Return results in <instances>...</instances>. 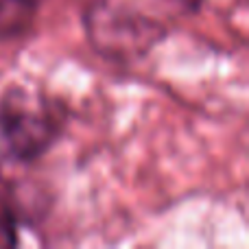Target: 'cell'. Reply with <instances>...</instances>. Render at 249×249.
<instances>
[{
	"label": "cell",
	"instance_id": "cell-5",
	"mask_svg": "<svg viewBox=\"0 0 249 249\" xmlns=\"http://www.w3.org/2000/svg\"><path fill=\"white\" fill-rule=\"evenodd\" d=\"M168 9H171L175 16H195V13L201 11L203 0H162Z\"/></svg>",
	"mask_w": 249,
	"mask_h": 249
},
{
	"label": "cell",
	"instance_id": "cell-3",
	"mask_svg": "<svg viewBox=\"0 0 249 249\" xmlns=\"http://www.w3.org/2000/svg\"><path fill=\"white\" fill-rule=\"evenodd\" d=\"M39 0H0V39H16L33 26Z\"/></svg>",
	"mask_w": 249,
	"mask_h": 249
},
{
	"label": "cell",
	"instance_id": "cell-4",
	"mask_svg": "<svg viewBox=\"0 0 249 249\" xmlns=\"http://www.w3.org/2000/svg\"><path fill=\"white\" fill-rule=\"evenodd\" d=\"M16 225H18V216L13 214L11 203L4 197H0V247L18 245Z\"/></svg>",
	"mask_w": 249,
	"mask_h": 249
},
{
	"label": "cell",
	"instance_id": "cell-2",
	"mask_svg": "<svg viewBox=\"0 0 249 249\" xmlns=\"http://www.w3.org/2000/svg\"><path fill=\"white\" fill-rule=\"evenodd\" d=\"M66 107L59 101L11 88L0 96V158L33 164L48 153L66 129Z\"/></svg>",
	"mask_w": 249,
	"mask_h": 249
},
{
	"label": "cell",
	"instance_id": "cell-1",
	"mask_svg": "<svg viewBox=\"0 0 249 249\" xmlns=\"http://www.w3.org/2000/svg\"><path fill=\"white\" fill-rule=\"evenodd\" d=\"M86 31L103 57L131 61L164 42L173 20L144 7V0H94L86 13Z\"/></svg>",
	"mask_w": 249,
	"mask_h": 249
},
{
	"label": "cell",
	"instance_id": "cell-6",
	"mask_svg": "<svg viewBox=\"0 0 249 249\" xmlns=\"http://www.w3.org/2000/svg\"><path fill=\"white\" fill-rule=\"evenodd\" d=\"M0 162H2V158H0ZM0 184H2V164H0Z\"/></svg>",
	"mask_w": 249,
	"mask_h": 249
}]
</instances>
